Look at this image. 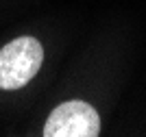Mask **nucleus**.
<instances>
[{"mask_svg":"<svg viewBox=\"0 0 146 137\" xmlns=\"http://www.w3.org/2000/svg\"><path fill=\"white\" fill-rule=\"evenodd\" d=\"M100 133V118L85 100H68L48 115L46 137H96Z\"/></svg>","mask_w":146,"mask_h":137,"instance_id":"f03ea898","label":"nucleus"},{"mask_svg":"<svg viewBox=\"0 0 146 137\" xmlns=\"http://www.w3.org/2000/svg\"><path fill=\"white\" fill-rule=\"evenodd\" d=\"M44 48L35 37H18L0 50V89H20L35 76Z\"/></svg>","mask_w":146,"mask_h":137,"instance_id":"f257e3e1","label":"nucleus"}]
</instances>
